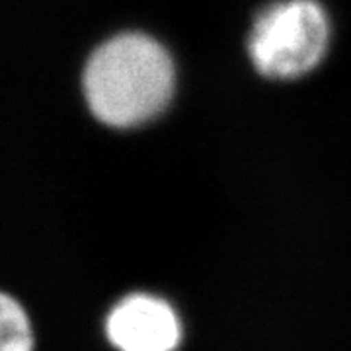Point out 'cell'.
Wrapping results in <instances>:
<instances>
[{"label":"cell","instance_id":"cell-1","mask_svg":"<svg viewBox=\"0 0 351 351\" xmlns=\"http://www.w3.org/2000/svg\"><path fill=\"white\" fill-rule=\"evenodd\" d=\"M174 61L156 39L121 34L88 59L82 90L92 115L104 125L129 129L154 119L172 100Z\"/></svg>","mask_w":351,"mask_h":351},{"label":"cell","instance_id":"cell-2","mask_svg":"<svg viewBox=\"0 0 351 351\" xmlns=\"http://www.w3.org/2000/svg\"><path fill=\"white\" fill-rule=\"evenodd\" d=\"M330 22L316 0H283L263 10L252 27L248 53L267 78L293 80L308 75L326 55Z\"/></svg>","mask_w":351,"mask_h":351},{"label":"cell","instance_id":"cell-3","mask_svg":"<svg viewBox=\"0 0 351 351\" xmlns=\"http://www.w3.org/2000/svg\"><path fill=\"white\" fill-rule=\"evenodd\" d=\"M104 332L115 351H176L182 341V320L162 297L131 293L110 308Z\"/></svg>","mask_w":351,"mask_h":351},{"label":"cell","instance_id":"cell-4","mask_svg":"<svg viewBox=\"0 0 351 351\" xmlns=\"http://www.w3.org/2000/svg\"><path fill=\"white\" fill-rule=\"evenodd\" d=\"M0 351H36V332L25 306L0 289Z\"/></svg>","mask_w":351,"mask_h":351}]
</instances>
